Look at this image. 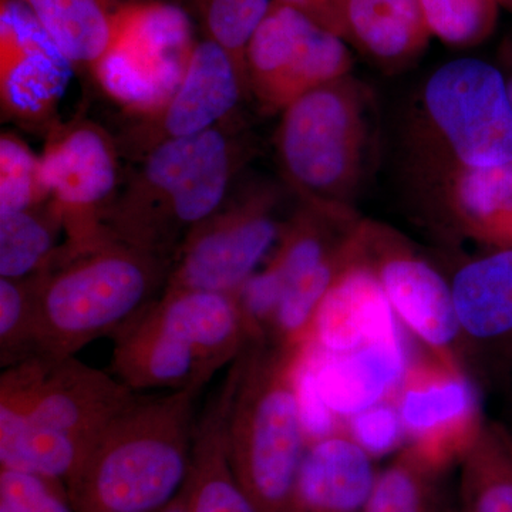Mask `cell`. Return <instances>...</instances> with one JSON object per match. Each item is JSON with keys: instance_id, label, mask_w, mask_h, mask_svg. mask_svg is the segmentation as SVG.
Masks as SVG:
<instances>
[{"instance_id": "1", "label": "cell", "mask_w": 512, "mask_h": 512, "mask_svg": "<svg viewBox=\"0 0 512 512\" xmlns=\"http://www.w3.org/2000/svg\"><path fill=\"white\" fill-rule=\"evenodd\" d=\"M202 389L134 393L66 483L74 512H157L190 474Z\"/></svg>"}, {"instance_id": "2", "label": "cell", "mask_w": 512, "mask_h": 512, "mask_svg": "<svg viewBox=\"0 0 512 512\" xmlns=\"http://www.w3.org/2000/svg\"><path fill=\"white\" fill-rule=\"evenodd\" d=\"M227 123L167 141L134 161L104 220L109 237L173 261L192 229L227 201L242 161Z\"/></svg>"}, {"instance_id": "3", "label": "cell", "mask_w": 512, "mask_h": 512, "mask_svg": "<svg viewBox=\"0 0 512 512\" xmlns=\"http://www.w3.org/2000/svg\"><path fill=\"white\" fill-rule=\"evenodd\" d=\"M305 349L256 340L232 363L228 460L259 512H292L296 480L309 446L296 389Z\"/></svg>"}, {"instance_id": "4", "label": "cell", "mask_w": 512, "mask_h": 512, "mask_svg": "<svg viewBox=\"0 0 512 512\" xmlns=\"http://www.w3.org/2000/svg\"><path fill=\"white\" fill-rule=\"evenodd\" d=\"M171 259L109 241L59 254L35 282L37 356H76L110 336L163 295Z\"/></svg>"}, {"instance_id": "5", "label": "cell", "mask_w": 512, "mask_h": 512, "mask_svg": "<svg viewBox=\"0 0 512 512\" xmlns=\"http://www.w3.org/2000/svg\"><path fill=\"white\" fill-rule=\"evenodd\" d=\"M367 106L366 90L349 74L282 111L276 151L302 202L352 211L370 148Z\"/></svg>"}, {"instance_id": "6", "label": "cell", "mask_w": 512, "mask_h": 512, "mask_svg": "<svg viewBox=\"0 0 512 512\" xmlns=\"http://www.w3.org/2000/svg\"><path fill=\"white\" fill-rule=\"evenodd\" d=\"M279 194L258 185L197 225L177 249L164 291L235 295L261 269L281 235Z\"/></svg>"}, {"instance_id": "7", "label": "cell", "mask_w": 512, "mask_h": 512, "mask_svg": "<svg viewBox=\"0 0 512 512\" xmlns=\"http://www.w3.org/2000/svg\"><path fill=\"white\" fill-rule=\"evenodd\" d=\"M134 393L113 373L76 356H35L2 373L0 414L66 434L90 448Z\"/></svg>"}, {"instance_id": "8", "label": "cell", "mask_w": 512, "mask_h": 512, "mask_svg": "<svg viewBox=\"0 0 512 512\" xmlns=\"http://www.w3.org/2000/svg\"><path fill=\"white\" fill-rule=\"evenodd\" d=\"M360 262L375 274L400 325L431 357L467 373L450 279L417 254L393 229L360 221L353 235Z\"/></svg>"}, {"instance_id": "9", "label": "cell", "mask_w": 512, "mask_h": 512, "mask_svg": "<svg viewBox=\"0 0 512 512\" xmlns=\"http://www.w3.org/2000/svg\"><path fill=\"white\" fill-rule=\"evenodd\" d=\"M423 106L451 160L470 167L512 161V107L500 67L471 57L443 64L427 80Z\"/></svg>"}, {"instance_id": "10", "label": "cell", "mask_w": 512, "mask_h": 512, "mask_svg": "<svg viewBox=\"0 0 512 512\" xmlns=\"http://www.w3.org/2000/svg\"><path fill=\"white\" fill-rule=\"evenodd\" d=\"M352 64L342 37L274 2L245 53L248 96L265 113H282L313 90L349 76Z\"/></svg>"}, {"instance_id": "11", "label": "cell", "mask_w": 512, "mask_h": 512, "mask_svg": "<svg viewBox=\"0 0 512 512\" xmlns=\"http://www.w3.org/2000/svg\"><path fill=\"white\" fill-rule=\"evenodd\" d=\"M194 43L183 9L138 0L92 74L131 116H146L177 89Z\"/></svg>"}, {"instance_id": "12", "label": "cell", "mask_w": 512, "mask_h": 512, "mask_svg": "<svg viewBox=\"0 0 512 512\" xmlns=\"http://www.w3.org/2000/svg\"><path fill=\"white\" fill-rule=\"evenodd\" d=\"M116 138L92 121H76L50 134L40 154L49 201L64 225L62 254H76L111 239L104 227L121 185Z\"/></svg>"}, {"instance_id": "13", "label": "cell", "mask_w": 512, "mask_h": 512, "mask_svg": "<svg viewBox=\"0 0 512 512\" xmlns=\"http://www.w3.org/2000/svg\"><path fill=\"white\" fill-rule=\"evenodd\" d=\"M248 96L237 64L210 39L195 42L183 79L163 106L133 117L120 137V156L140 160L167 141L205 133L227 123L239 101Z\"/></svg>"}, {"instance_id": "14", "label": "cell", "mask_w": 512, "mask_h": 512, "mask_svg": "<svg viewBox=\"0 0 512 512\" xmlns=\"http://www.w3.org/2000/svg\"><path fill=\"white\" fill-rule=\"evenodd\" d=\"M450 284L468 375L503 377L512 365V249L471 259Z\"/></svg>"}, {"instance_id": "15", "label": "cell", "mask_w": 512, "mask_h": 512, "mask_svg": "<svg viewBox=\"0 0 512 512\" xmlns=\"http://www.w3.org/2000/svg\"><path fill=\"white\" fill-rule=\"evenodd\" d=\"M394 400L406 437L453 461L485 420L473 377L431 356L409 365Z\"/></svg>"}, {"instance_id": "16", "label": "cell", "mask_w": 512, "mask_h": 512, "mask_svg": "<svg viewBox=\"0 0 512 512\" xmlns=\"http://www.w3.org/2000/svg\"><path fill=\"white\" fill-rule=\"evenodd\" d=\"M72 64L19 0H2L0 96L3 113L26 123L52 116Z\"/></svg>"}, {"instance_id": "17", "label": "cell", "mask_w": 512, "mask_h": 512, "mask_svg": "<svg viewBox=\"0 0 512 512\" xmlns=\"http://www.w3.org/2000/svg\"><path fill=\"white\" fill-rule=\"evenodd\" d=\"M147 315L190 349L212 377L251 343L237 296L208 291H164Z\"/></svg>"}, {"instance_id": "18", "label": "cell", "mask_w": 512, "mask_h": 512, "mask_svg": "<svg viewBox=\"0 0 512 512\" xmlns=\"http://www.w3.org/2000/svg\"><path fill=\"white\" fill-rule=\"evenodd\" d=\"M399 320L375 274L357 259L349 264L323 299L313 322L311 345L329 355L399 338Z\"/></svg>"}, {"instance_id": "19", "label": "cell", "mask_w": 512, "mask_h": 512, "mask_svg": "<svg viewBox=\"0 0 512 512\" xmlns=\"http://www.w3.org/2000/svg\"><path fill=\"white\" fill-rule=\"evenodd\" d=\"M440 173L448 227L488 251L512 249V161L470 167L440 153Z\"/></svg>"}, {"instance_id": "20", "label": "cell", "mask_w": 512, "mask_h": 512, "mask_svg": "<svg viewBox=\"0 0 512 512\" xmlns=\"http://www.w3.org/2000/svg\"><path fill=\"white\" fill-rule=\"evenodd\" d=\"M308 352L319 392L339 420L396 396L410 365L402 336L340 355L312 345Z\"/></svg>"}, {"instance_id": "21", "label": "cell", "mask_w": 512, "mask_h": 512, "mask_svg": "<svg viewBox=\"0 0 512 512\" xmlns=\"http://www.w3.org/2000/svg\"><path fill=\"white\" fill-rule=\"evenodd\" d=\"M375 457L345 430L309 444L292 512H362L375 484Z\"/></svg>"}, {"instance_id": "22", "label": "cell", "mask_w": 512, "mask_h": 512, "mask_svg": "<svg viewBox=\"0 0 512 512\" xmlns=\"http://www.w3.org/2000/svg\"><path fill=\"white\" fill-rule=\"evenodd\" d=\"M113 375L133 392L204 389L212 379L190 349L144 311L111 338Z\"/></svg>"}, {"instance_id": "23", "label": "cell", "mask_w": 512, "mask_h": 512, "mask_svg": "<svg viewBox=\"0 0 512 512\" xmlns=\"http://www.w3.org/2000/svg\"><path fill=\"white\" fill-rule=\"evenodd\" d=\"M234 369L205 406L195 426L190 474L185 481L190 512H259L232 473L227 454V416Z\"/></svg>"}, {"instance_id": "24", "label": "cell", "mask_w": 512, "mask_h": 512, "mask_svg": "<svg viewBox=\"0 0 512 512\" xmlns=\"http://www.w3.org/2000/svg\"><path fill=\"white\" fill-rule=\"evenodd\" d=\"M73 67L103 59L138 0H19Z\"/></svg>"}, {"instance_id": "25", "label": "cell", "mask_w": 512, "mask_h": 512, "mask_svg": "<svg viewBox=\"0 0 512 512\" xmlns=\"http://www.w3.org/2000/svg\"><path fill=\"white\" fill-rule=\"evenodd\" d=\"M430 36L420 0H348L343 40L380 66H406Z\"/></svg>"}, {"instance_id": "26", "label": "cell", "mask_w": 512, "mask_h": 512, "mask_svg": "<svg viewBox=\"0 0 512 512\" xmlns=\"http://www.w3.org/2000/svg\"><path fill=\"white\" fill-rule=\"evenodd\" d=\"M451 463L450 458L409 441L377 471L362 512H450L446 476Z\"/></svg>"}, {"instance_id": "27", "label": "cell", "mask_w": 512, "mask_h": 512, "mask_svg": "<svg viewBox=\"0 0 512 512\" xmlns=\"http://www.w3.org/2000/svg\"><path fill=\"white\" fill-rule=\"evenodd\" d=\"M458 464V512H512L511 430L485 419Z\"/></svg>"}, {"instance_id": "28", "label": "cell", "mask_w": 512, "mask_h": 512, "mask_svg": "<svg viewBox=\"0 0 512 512\" xmlns=\"http://www.w3.org/2000/svg\"><path fill=\"white\" fill-rule=\"evenodd\" d=\"M82 441L0 414V468L33 474L66 485L86 457Z\"/></svg>"}, {"instance_id": "29", "label": "cell", "mask_w": 512, "mask_h": 512, "mask_svg": "<svg viewBox=\"0 0 512 512\" xmlns=\"http://www.w3.org/2000/svg\"><path fill=\"white\" fill-rule=\"evenodd\" d=\"M64 225L52 202L33 210L0 215V278L23 279L55 262Z\"/></svg>"}, {"instance_id": "30", "label": "cell", "mask_w": 512, "mask_h": 512, "mask_svg": "<svg viewBox=\"0 0 512 512\" xmlns=\"http://www.w3.org/2000/svg\"><path fill=\"white\" fill-rule=\"evenodd\" d=\"M274 0H187L184 8L198 20L205 39L220 45L237 64L247 86L245 53Z\"/></svg>"}, {"instance_id": "31", "label": "cell", "mask_w": 512, "mask_h": 512, "mask_svg": "<svg viewBox=\"0 0 512 512\" xmlns=\"http://www.w3.org/2000/svg\"><path fill=\"white\" fill-rule=\"evenodd\" d=\"M430 35L457 49L484 43L497 28V0H420Z\"/></svg>"}, {"instance_id": "32", "label": "cell", "mask_w": 512, "mask_h": 512, "mask_svg": "<svg viewBox=\"0 0 512 512\" xmlns=\"http://www.w3.org/2000/svg\"><path fill=\"white\" fill-rule=\"evenodd\" d=\"M39 355L33 276L0 278V363L10 367Z\"/></svg>"}, {"instance_id": "33", "label": "cell", "mask_w": 512, "mask_h": 512, "mask_svg": "<svg viewBox=\"0 0 512 512\" xmlns=\"http://www.w3.org/2000/svg\"><path fill=\"white\" fill-rule=\"evenodd\" d=\"M49 194L42 177V161L12 133L0 137V215L42 207Z\"/></svg>"}, {"instance_id": "34", "label": "cell", "mask_w": 512, "mask_h": 512, "mask_svg": "<svg viewBox=\"0 0 512 512\" xmlns=\"http://www.w3.org/2000/svg\"><path fill=\"white\" fill-rule=\"evenodd\" d=\"M0 512H74L66 485L0 468Z\"/></svg>"}, {"instance_id": "35", "label": "cell", "mask_w": 512, "mask_h": 512, "mask_svg": "<svg viewBox=\"0 0 512 512\" xmlns=\"http://www.w3.org/2000/svg\"><path fill=\"white\" fill-rule=\"evenodd\" d=\"M345 421L343 430L373 457L394 450L406 437L394 397L377 403Z\"/></svg>"}, {"instance_id": "36", "label": "cell", "mask_w": 512, "mask_h": 512, "mask_svg": "<svg viewBox=\"0 0 512 512\" xmlns=\"http://www.w3.org/2000/svg\"><path fill=\"white\" fill-rule=\"evenodd\" d=\"M274 2L299 10L322 28L343 39V20H345L348 0H274Z\"/></svg>"}, {"instance_id": "37", "label": "cell", "mask_w": 512, "mask_h": 512, "mask_svg": "<svg viewBox=\"0 0 512 512\" xmlns=\"http://www.w3.org/2000/svg\"><path fill=\"white\" fill-rule=\"evenodd\" d=\"M500 67L507 83L508 96H510L512 107V39H507L501 46Z\"/></svg>"}, {"instance_id": "38", "label": "cell", "mask_w": 512, "mask_h": 512, "mask_svg": "<svg viewBox=\"0 0 512 512\" xmlns=\"http://www.w3.org/2000/svg\"><path fill=\"white\" fill-rule=\"evenodd\" d=\"M157 512H190V505H188V497L185 487L181 488L180 493L175 495L170 503L165 504L164 507L160 508Z\"/></svg>"}, {"instance_id": "39", "label": "cell", "mask_w": 512, "mask_h": 512, "mask_svg": "<svg viewBox=\"0 0 512 512\" xmlns=\"http://www.w3.org/2000/svg\"><path fill=\"white\" fill-rule=\"evenodd\" d=\"M151 2L164 3V5L177 6L183 9L187 0H151Z\"/></svg>"}, {"instance_id": "40", "label": "cell", "mask_w": 512, "mask_h": 512, "mask_svg": "<svg viewBox=\"0 0 512 512\" xmlns=\"http://www.w3.org/2000/svg\"><path fill=\"white\" fill-rule=\"evenodd\" d=\"M497 3L501 9L508 10V12L512 13V0H497Z\"/></svg>"}, {"instance_id": "41", "label": "cell", "mask_w": 512, "mask_h": 512, "mask_svg": "<svg viewBox=\"0 0 512 512\" xmlns=\"http://www.w3.org/2000/svg\"><path fill=\"white\" fill-rule=\"evenodd\" d=\"M450 512H458L456 505H453V507H451Z\"/></svg>"}]
</instances>
